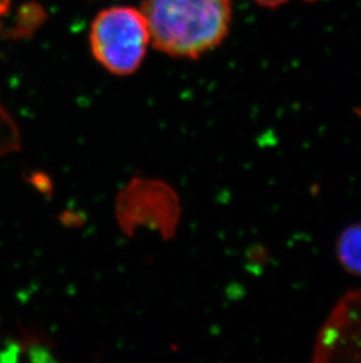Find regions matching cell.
I'll return each mask as SVG.
<instances>
[{
  "label": "cell",
  "instance_id": "cell-6",
  "mask_svg": "<svg viewBox=\"0 0 361 363\" xmlns=\"http://www.w3.org/2000/svg\"><path fill=\"white\" fill-rule=\"evenodd\" d=\"M21 130L10 112L0 103V157L21 151Z\"/></svg>",
  "mask_w": 361,
  "mask_h": 363
},
{
  "label": "cell",
  "instance_id": "cell-2",
  "mask_svg": "<svg viewBox=\"0 0 361 363\" xmlns=\"http://www.w3.org/2000/svg\"><path fill=\"white\" fill-rule=\"evenodd\" d=\"M150 43L140 9L107 7L96 14L89 30V48L96 62L114 76H132L140 69Z\"/></svg>",
  "mask_w": 361,
  "mask_h": 363
},
{
  "label": "cell",
  "instance_id": "cell-9",
  "mask_svg": "<svg viewBox=\"0 0 361 363\" xmlns=\"http://www.w3.org/2000/svg\"><path fill=\"white\" fill-rule=\"evenodd\" d=\"M21 353V345L17 340H10L5 345V348L0 350V362H14L18 361Z\"/></svg>",
  "mask_w": 361,
  "mask_h": 363
},
{
  "label": "cell",
  "instance_id": "cell-1",
  "mask_svg": "<svg viewBox=\"0 0 361 363\" xmlns=\"http://www.w3.org/2000/svg\"><path fill=\"white\" fill-rule=\"evenodd\" d=\"M150 43L157 51L180 59H200L229 35L231 0H144Z\"/></svg>",
  "mask_w": 361,
  "mask_h": 363
},
{
  "label": "cell",
  "instance_id": "cell-8",
  "mask_svg": "<svg viewBox=\"0 0 361 363\" xmlns=\"http://www.w3.org/2000/svg\"><path fill=\"white\" fill-rule=\"evenodd\" d=\"M59 223L66 228H73L78 230L85 226L87 218H86L85 212L78 211V209H65L64 212L59 216Z\"/></svg>",
  "mask_w": 361,
  "mask_h": 363
},
{
  "label": "cell",
  "instance_id": "cell-4",
  "mask_svg": "<svg viewBox=\"0 0 361 363\" xmlns=\"http://www.w3.org/2000/svg\"><path fill=\"white\" fill-rule=\"evenodd\" d=\"M336 250L341 267L361 278V223H351L343 230Z\"/></svg>",
  "mask_w": 361,
  "mask_h": 363
},
{
  "label": "cell",
  "instance_id": "cell-11",
  "mask_svg": "<svg viewBox=\"0 0 361 363\" xmlns=\"http://www.w3.org/2000/svg\"><path fill=\"white\" fill-rule=\"evenodd\" d=\"M307 1H314V0H307Z\"/></svg>",
  "mask_w": 361,
  "mask_h": 363
},
{
  "label": "cell",
  "instance_id": "cell-3",
  "mask_svg": "<svg viewBox=\"0 0 361 363\" xmlns=\"http://www.w3.org/2000/svg\"><path fill=\"white\" fill-rule=\"evenodd\" d=\"M115 218L127 237L148 228L169 240L180 225V196L164 180L134 177L116 196Z\"/></svg>",
  "mask_w": 361,
  "mask_h": 363
},
{
  "label": "cell",
  "instance_id": "cell-7",
  "mask_svg": "<svg viewBox=\"0 0 361 363\" xmlns=\"http://www.w3.org/2000/svg\"><path fill=\"white\" fill-rule=\"evenodd\" d=\"M25 180L33 187L39 194L46 199H51L55 193V184L50 174L41 169H31L24 174Z\"/></svg>",
  "mask_w": 361,
  "mask_h": 363
},
{
  "label": "cell",
  "instance_id": "cell-10",
  "mask_svg": "<svg viewBox=\"0 0 361 363\" xmlns=\"http://www.w3.org/2000/svg\"><path fill=\"white\" fill-rule=\"evenodd\" d=\"M253 1L265 9H277L289 3L290 0H253Z\"/></svg>",
  "mask_w": 361,
  "mask_h": 363
},
{
  "label": "cell",
  "instance_id": "cell-5",
  "mask_svg": "<svg viewBox=\"0 0 361 363\" xmlns=\"http://www.w3.org/2000/svg\"><path fill=\"white\" fill-rule=\"evenodd\" d=\"M18 343L21 345V353L26 354L28 360L32 362H52L55 361L52 355L51 340L47 336L37 330L32 329H21V334L19 339H17Z\"/></svg>",
  "mask_w": 361,
  "mask_h": 363
}]
</instances>
